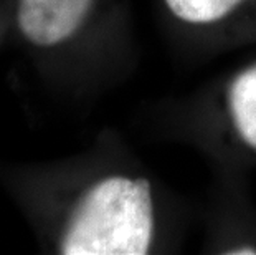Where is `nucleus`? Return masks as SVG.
Here are the masks:
<instances>
[{
    "instance_id": "1",
    "label": "nucleus",
    "mask_w": 256,
    "mask_h": 255,
    "mask_svg": "<svg viewBox=\"0 0 256 255\" xmlns=\"http://www.w3.org/2000/svg\"><path fill=\"white\" fill-rule=\"evenodd\" d=\"M170 210L150 174L114 172L88 184L62 227L64 255H147L166 248Z\"/></svg>"
},
{
    "instance_id": "2",
    "label": "nucleus",
    "mask_w": 256,
    "mask_h": 255,
    "mask_svg": "<svg viewBox=\"0 0 256 255\" xmlns=\"http://www.w3.org/2000/svg\"><path fill=\"white\" fill-rule=\"evenodd\" d=\"M187 115L194 138L230 169L256 167V57L195 96Z\"/></svg>"
},
{
    "instance_id": "3",
    "label": "nucleus",
    "mask_w": 256,
    "mask_h": 255,
    "mask_svg": "<svg viewBox=\"0 0 256 255\" xmlns=\"http://www.w3.org/2000/svg\"><path fill=\"white\" fill-rule=\"evenodd\" d=\"M167 20L188 37L238 39L256 24V0H159Z\"/></svg>"
},
{
    "instance_id": "4",
    "label": "nucleus",
    "mask_w": 256,
    "mask_h": 255,
    "mask_svg": "<svg viewBox=\"0 0 256 255\" xmlns=\"http://www.w3.org/2000/svg\"><path fill=\"white\" fill-rule=\"evenodd\" d=\"M92 5L94 0H20L17 24L34 45L58 47L78 34Z\"/></svg>"
}]
</instances>
